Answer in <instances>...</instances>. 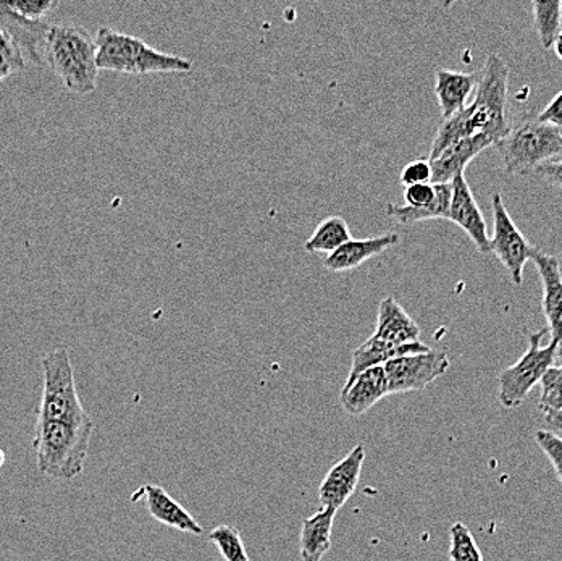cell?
Masks as SVG:
<instances>
[{
  "mask_svg": "<svg viewBox=\"0 0 562 561\" xmlns=\"http://www.w3.org/2000/svg\"><path fill=\"white\" fill-rule=\"evenodd\" d=\"M44 61L75 94H92L98 88V46L83 26L71 23L50 25L44 41Z\"/></svg>",
  "mask_w": 562,
  "mask_h": 561,
  "instance_id": "1",
  "label": "cell"
},
{
  "mask_svg": "<svg viewBox=\"0 0 562 561\" xmlns=\"http://www.w3.org/2000/svg\"><path fill=\"white\" fill-rule=\"evenodd\" d=\"M94 420L36 423L33 448L37 471L58 481H74L83 474L89 447H91Z\"/></svg>",
  "mask_w": 562,
  "mask_h": 561,
  "instance_id": "2",
  "label": "cell"
},
{
  "mask_svg": "<svg viewBox=\"0 0 562 561\" xmlns=\"http://www.w3.org/2000/svg\"><path fill=\"white\" fill-rule=\"evenodd\" d=\"M99 70L123 75L188 74L194 64L187 57L160 53L139 37L101 26L94 36Z\"/></svg>",
  "mask_w": 562,
  "mask_h": 561,
  "instance_id": "3",
  "label": "cell"
},
{
  "mask_svg": "<svg viewBox=\"0 0 562 561\" xmlns=\"http://www.w3.org/2000/svg\"><path fill=\"white\" fill-rule=\"evenodd\" d=\"M495 146L506 173L527 177L543 164L562 159V128L527 114Z\"/></svg>",
  "mask_w": 562,
  "mask_h": 561,
  "instance_id": "4",
  "label": "cell"
},
{
  "mask_svg": "<svg viewBox=\"0 0 562 561\" xmlns=\"http://www.w3.org/2000/svg\"><path fill=\"white\" fill-rule=\"evenodd\" d=\"M474 101L464 109L474 135H485L493 143L505 138L510 123L507 117V91H509V67L499 54L486 57L480 74Z\"/></svg>",
  "mask_w": 562,
  "mask_h": 561,
  "instance_id": "5",
  "label": "cell"
},
{
  "mask_svg": "<svg viewBox=\"0 0 562 561\" xmlns=\"http://www.w3.org/2000/svg\"><path fill=\"white\" fill-rule=\"evenodd\" d=\"M43 368V393L36 423L61 420V423H85L91 419L78 395L75 369L70 355L64 348L49 351L41 359Z\"/></svg>",
  "mask_w": 562,
  "mask_h": 561,
  "instance_id": "6",
  "label": "cell"
},
{
  "mask_svg": "<svg viewBox=\"0 0 562 561\" xmlns=\"http://www.w3.org/2000/svg\"><path fill=\"white\" fill-rule=\"evenodd\" d=\"M548 330L529 332L527 334L526 354L499 374L498 400L507 409L517 408L526 402L533 386L540 384L544 372L553 366L557 358L558 344L550 341L547 347L541 345Z\"/></svg>",
  "mask_w": 562,
  "mask_h": 561,
  "instance_id": "7",
  "label": "cell"
},
{
  "mask_svg": "<svg viewBox=\"0 0 562 561\" xmlns=\"http://www.w3.org/2000/svg\"><path fill=\"white\" fill-rule=\"evenodd\" d=\"M493 237L490 253L496 256L509 272L514 285H522L524 267L532 259L535 246L527 242L505 206L502 193L492 197Z\"/></svg>",
  "mask_w": 562,
  "mask_h": 561,
  "instance_id": "8",
  "label": "cell"
},
{
  "mask_svg": "<svg viewBox=\"0 0 562 561\" xmlns=\"http://www.w3.org/2000/svg\"><path fill=\"white\" fill-rule=\"evenodd\" d=\"M389 379L390 395L419 392L434 384L451 368L447 351L430 350L427 354L401 356L383 364Z\"/></svg>",
  "mask_w": 562,
  "mask_h": 561,
  "instance_id": "9",
  "label": "cell"
},
{
  "mask_svg": "<svg viewBox=\"0 0 562 561\" xmlns=\"http://www.w3.org/2000/svg\"><path fill=\"white\" fill-rule=\"evenodd\" d=\"M366 461V447L356 445L342 460L331 467L318 487L322 508L338 509L355 494Z\"/></svg>",
  "mask_w": 562,
  "mask_h": 561,
  "instance_id": "10",
  "label": "cell"
},
{
  "mask_svg": "<svg viewBox=\"0 0 562 561\" xmlns=\"http://www.w3.org/2000/svg\"><path fill=\"white\" fill-rule=\"evenodd\" d=\"M448 221L459 225L482 255H490L488 225L464 176L451 181V206Z\"/></svg>",
  "mask_w": 562,
  "mask_h": 561,
  "instance_id": "11",
  "label": "cell"
},
{
  "mask_svg": "<svg viewBox=\"0 0 562 561\" xmlns=\"http://www.w3.org/2000/svg\"><path fill=\"white\" fill-rule=\"evenodd\" d=\"M530 261L537 267L541 287H543L541 307H543L548 332L551 335L550 341L560 345L562 341V272L560 259L535 248Z\"/></svg>",
  "mask_w": 562,
  "mask_h": 561,
  "instance_id": "12",
  "label": "cell"
},
{
  "mask_svg": "<svg viewBox=\"0 0 562 561\" xmlns=\"http://www.w3.org/2000/svg\"><path fill=\"white\" fill-rule=\"evenodd\" d=\"M389 395L385 368L375 366L359 372L355 378L346 379L339 393V402L349 416H361Z\"/></svg>",
  "mask_w": 562,
  "mask_h": 561,
  "instance_id": "13",
  "label": "cell"
},
{
  "mask_svg": "<svg viewBox=\"0 0 562 561\" xmlns=\"http://www.w3.org/2000/svg\"><path fill=\"white\" fill-rule=\"evenodd\" d=\"M50 25L47 22H30L10 7L9 2H0V30L5 31L19 47L26 64L43 67L44 57L40 53L41 44L46 41Z\"/></svg>",
  "mask_w": 562,
  "mask_h": 561,
  "instance_id": "14",
  "label": "cell"
},
{
  "mask_svg": "<svg viewBox=\"0 0 562 561\" xmlns=\"http://www.w3.org/2000/svg\"><path fill=\"white\" fill-rule=\"evenodd\" d=\"M420 327L416 321L406 313L403 306L393 296L383 298L376 316V328L372 337L390 347H404V345L420 341Z\"/></svg>",
  "mask_w": 562,
  "mask_h": 561,
  "instance_id": "15",
  "label": "cell"
},
{
  "mask_svg": "<svg viewBox=\"0 0 562 561\" xmlns=\"http://www.w3.org/2000/svg\"><path fill=\"white\" fill-rule=\"evenodd\" d=\"M495 145L488 136L474 135L461 139L440 154L437 159L428 160L431 167L430 183H451L458 176H464L465 167L490 146Z\"/></svg>",
  "mask_w": 562,
  "mask_h": 561,
  "instance_id": "16",
  "label": "cell"
},
{
  "mask_svg": "<svg viewBox=\"0 0 562 561\" xmlns=\"http://www.w3.org/2000/svg\"><path fill=\"white\" fill-rule=\"evenodd\" d=\"M138 494L146 497L147 512L156 521L194 536H201L204 532V528L199 525L196 518L160 485L146 484L139 489Z\"/></svg>",
  "mask_w": 562,
  "mask_h": 561,
  "instance_id": "17",
  "label": "cell"
},
{
  "mask_svg": "<svg viewBox=\"0 0 562 561\" xmlns=\"http://www.w3.org/2000/svg\"><path fill=\"white\" fill-rule=\"evenodd\" d=\"M401 242L400 234L389 232L375 238L349 239L345 245L339 246L337 251L324 259L325 269L331 272H346L364 265L369 259L382 255L386 249L393 248Z\"/></svg>",
  "mask_w": 562,
  "mask_h": 561,
  "instance_id": "18",
  "label": "cell"
},
{
  "mask_svg": "<svg viewBox=\"0 0 562 561\" xmlns=\"http://www.w3.org/2000/svg\"><path fill=\"white\" fill-rule=\"evenodd\" d=\"M480 74H462V71L438 68L435 71V94L440 105L443 120L468 108L469 98L479 85Z\"/></svg>",
  "mask_w": 562,
  "mask_h": 561,
  "instance_id": "19",
  "label": "cell"
},
{
  "mask_svg": "<svg viewBox=\"0 0 562 561\" xmlns=\"http://www.w3.org/2000/svg\"><path fill=\"white\" fill-rule=\"evenodd\" d=\"M337 509L322 508L311 518L304 519L300 534V553L303 561H322L331 549Z\"/></svg>",
  "mask_w": 562,
  "mask_h": 561,
  "instance_id": "20",
  "label": "cell"
},
{
  "mask_svg": "<svg viewBox=\"0 0 562 561\" xmlns=\"http://www.w3.org/2000/svg\"><path fill=\"white\" fill-rule=\"evenodd\" d=\"M431 348L427 345L417 341V344L404 345V347H390V345L382 344L375 337L367 338L364 344L359 345L352 351L351 369H349L348 378H355L359 372L366 369L375 368V366L386 364L393 359L401 358V356L427 354Z\"/></svg>",
  "mask_w": 562,
  "mask_h": 561,
  "instance_id": "21",
  "label": "cell"
},
{
  "mask_svg": "<svg viewBox=\"0 0 562 561\" xmlns=\"http://www.w3.org/2000/svg\"><path fill=\"white\" fill-rule=\"evenodd\" d=\"M435 190H437V197L430 206L411 207L406 204L401 206V204L390 203L386 204V215L403 225L417 224V222L431 221V218L448 221L451 206V183L435 184Z\"/></svg>",
  "mask_w": 562,
  "mask_h": 561,
  "instance_id": "22",
  "label": "cell"
},
{
  "mask_svg": "<svg viewBox=\"0 0 562 561\" xmlns=\"http://www.w3.org/2000/svg\"><path fill=\"white\" fill-rule=\"evenodd\" d=\"M351 239L348 222L339 215L327 217L318 224L311 238L304 243V249L312 255H327L337 251L339 246Z\"/></svg>",
  "mask_w": 562,
  "mask_h": 561,
  "instance_id": "23",
  "label": "cell"
},
{
  "mask_svg": "<svg viewBox=\"0 0 562 561\" xmlns=\"http://www.w3.org/2000/svg\"><path fill=\"white\" fill-rule=\"evenodd\" d=\"M532 9L535 29H537L538 37H540L541 46H543V49H551L554 41L561 34L562 2L561 0H554V2L533 0Z\"/></svg>",
  "mask_w": 562,
  "mask_h": 561,
  "instance_id": "24",
  "label": "cell"
},
{
  "mask_svg": "<svg viewBox=\"0 0 562 561\" xmlns=\"http://www.w3.org/2000/svg\"><path fill=\"white\" fill-rule=\"evenodd\" d=\"M209 540L217 547L225 561H249L245 540L235 526H217L209 532Z\"/></svg>",
  "mask_w": 562,
  "mask_h": 561,
  "instance_id": "25",
  "label": "cell"
},
{
  "mask_svg": "<svg viewBox=\"0 0 562 561\" xmlns=\"http://www.w3.org/2000/svg\"><path fill=\"white\" fill-rule=\"evenodd\" d=\"M450 561H483L482 550L471 529L458 521L450 529Z\"/></svg>",
  "mask_w": 562,
  "mask_h": 561,
  "instance_id": "26",
  "label": "cell"
},
{
  "mask_svg": "<svg viewBox=\"0 0 562 561\" xmlns=\"http://www.w3.org/2000/svg\"><path fill=\"white\" fill-rule=\"evenodd\" d=\"M541 393L538 409L541 414L562 409V364L551 366L540 381Z\"/></svg>",
  "mask_w": 562,
  "mask_h": 561,
  "instance_id": "27",
  "label": "cell"
},
{
  "mask_svg": "<svg viewBox=\"0 0 562 561\" xmlns=\"http://www.w3.org/2000/svg\"><path fill=\"white\" fill-rule=\"evenodd\" d=\"M25 57L20 53L16 44L13 43L12 37L0 30V83L12 77V75L20 74L26 68Z\"/></svg>",
  "mask_w": 562,
  "mask_h": 561,
  "instance_id": "28",
  "label": "cell"
},
{
  "mask_svg": "<svg viewBox=\"0 0 562 561\" xmlns=\"http://www.w3.org/2000/svg\"><path fill=\"white\" fill-rule=\"evenodd\" d=\"M9 3L23 19L37 23L46 22V16L60 5L58 0H19Z\"/></svg>",
  "mask_w": 562,
  "mask_h": 561,
  "instance_id": "29",
  "label": "cell"
},
{
  "mask_svg": "<svg viewBox=\"0 0 562 561\" xmlns=\"http://www.w3.org/2000/svg\"><path fill=\"white\" fill-rule=\"evenodd\" d=\"M535 442L553 464L554 473L562 485V439L548 430L540 429L535 433Z\"/></svg>",
  "mask_w": 562,
  "mask_h": 561,
  "instance_id": "30",
  "label": "cell"
},
{
  "mask_svg": "<svg viewBox=\"0 0 562 561\" xmlns=\"http://www.w3.org/2000/svg\"><path fill=\"white\" fill-rule=\"evenodd\" d=\"M435 197H437V190H435L434 183L411 184L404 190V201H406V206L411 207L430 206Z\"/></svg>",
  "mask_w": 562,
  "mask_h": 561,
  "instance_id": "31",
  "label": "cell"
},
{
  "mask_svg": "<svg viewBox=\"0 0 562 561\" xmlns=\"http://www.w3.org/2000/svg\"><path fill=\"white\" fill-rule=\"evenodd\" d=\"M431 167L428 159H417L413 162L407 164L401 172V183L404 187H411V184L430 183Z\"/></svg>",
  "mask_w": 562,
  "mask_h": 561,
  "instance_id": "32",
  "label": "cell"
},
{
  "mask_svg": "<svg viewBox=\"0 0 562 561\" xmlns=\"http://www.w3.org/2000/svg\"><path fill=\"white\" fill-rule=\"evenodd\" d=\"M540 122L548 123V125L560 126L562 128V91L558 92L547 108L537 115Z\"/></svg>",
  "mask_w": 562,
  "mask_h": 561,
  "instance_id": "33",
  "label": "cell"
},
{
  "mask_svg": "<svg viewBox=\"0 0 562 561\" xmlns=\"http://www.w3.org/2000/svg\"><path fill=\"white\" fill-rule=\"evenodd\" d=\"M532 176L562 190V159L557 162L543 164L535 170Z\"/></svg>",
  "mask_w": 562,
  "mask_h": 561,
  "instance_id": "34",
  "label": "cell"
},
{
  "mask_svg": "<svg viewBox=\"0 0 562 561\" xmlns=\"http://www.w3.org/2000/svg\"><path fill=\"white\" fill-rule=\"evenodd\" d=\"M543 419L544 424H547V429L544 430L562 439V409H560V412L543 414Z\"/></svg>",
  "mask_w": 562,
  "mask_h": 561,
  "instance_id": "35",
  "label": "cell"
},
{
  "mask_svg": "<svg viewBox=\"0 0 562 561\" xmlns=\"http://www.w3.org/2000/svg\"><path fill=\"white\" fill-rule=\"evenodd\" d=\"M554 54H557L558 59L562 61V33L557 37L553 44Z\"/></svg>",
  "mask_w": 562,
  "mask_h": 561,
  "instance_id": "36",
  "label": "cell"
},
{
  "mask_svg": "<svg viewBox=\"0 0 562 561\" xmlns=\"http://www.w3.org/2000/svg\"><path fill=\"white\" fill-rule=\"evenodd\" d=\"M557 355H558V358H560V361L562 362V341L560 345H558Z\"/></svg>",
  "mask_w": 562,
  "mask_h": 561,
  "instance_id": "37",
  "label": "cell"
},
{
  "mask_svg": "<svg viewBox=\"0 0 562 561\" xmlns=\"http://www.w3.org/2000/svg\"><path fill=\"white\" fill-rule=\"evenodd\" d=\"M3 461H5V455H3V451L0 450V468L3 467Z\"/></svg>",
  "mask_w": 562,
  "mask_h": 561,
  "instance_id": "38",
  "label": "cell"
}]
</instances>
